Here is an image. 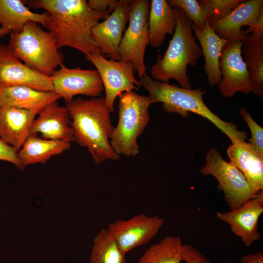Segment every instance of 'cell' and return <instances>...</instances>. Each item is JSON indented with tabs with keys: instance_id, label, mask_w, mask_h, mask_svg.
<instances>
[{
	"instance_id": "7",
	"label": "cell",
	"mask_w": 263,
	"mask_h": 263,
	"mask_svg": "<svg viewBox=\"0 0 263 263\" xmlns=\"http://www.w3.org/2000/svg\"><path fill=\"white\" fill-rule=\"evenodd\" d=\"M150 1L132 0L129 25L119 46V60L130 62L139 78L145 75L146 48L150 43L148 19Z\"/></svg>"
},
{
	"instance_id": "3",
	"label": "cell",
	"mask_w": 263,
	"mask_h": 263,
	"mask_svg": "<svg viewBox=\"0 0 263 263\" xmlns=\"http://www.w3.org/2000/svg\"><path fill=\"white\" fill-rule=\"evenodd\" d=\"M138 82L148 92L150 105L162 103L166 112L176 113L184 118L190 112L200 115L215 125L232 144L246 139V132L238 130L232 122L224 121L207 107L203 99L206 92L202 88L194 90L183 88L154 80L147 74L140 78Z\"/></svg>"
},
{
	"instance_id": "6",
	"label": "cell",
	"mask_w": 263,
	"mask_h": 263,
	"mask_svg": "<svg viewBox=\"0 0 263 263\" xmlns=\"http://www.w3.org/2000/svg\"><path fill=\"white\" fill-rule=\"evenodd\" d=\"M118 121L110 137V144L118 155L136 156L139 152L137 139L150 120L148 96L135 91L124 92L118 96Z\"/></svg>"
},
{
	"instance_id": "13",
	"label": "cell",
	"mask_w": 263,
	"mask_h": 263,
	"mask_svg": "<svg viewBox=\"0 0 263 263\" xmlns=\"http://www.w3.org/2000/svg\"><path fill=\"white\" fill-rule=\"evenodd\" d=\"M16 86L53 92L51 76L29 67L14 56L7 45L0 44V89Z\"/></svg>"
},
{
	"instance_id": "1",
	"label": "cell",
	"mask_w": 263,
	"mask_h": 263,
	"mask_svg": "<svg viewBox=\"0 0 263 263\" xmlns=\"http://www.w3.org/2000/svg\"><path fill=\"white\" fill-rule=\"evenodd\" d=\"M27 3L32 8L45 10L49 19L44 28L55 36L59 49L72 47L85 56L102 54L92 31L113 11H95L86 0H30Z\"/></svg>"
},
{
	"instance_id": "33",
	"label": "cell",
	"mask_w": 263,
	"mask_h": 263,
	"mask_svg": "<svg viewBox=\"0 0 263 263\" xmlns=\"http://www.w3.org/2000/svg\"><path fill=\"white\" fill-rule=\"evenodd\" d=\"M245 36L254 39L263 38V12H262L255 22L243 30Z\"/></svg>"
},
{
	"instance_id": "5",
	"label": "cell",
	"mask_w": 263,
	"mask_h": 263,
	"mask_svg": "<svg viewBox=\"0 0 263 263\" xmlns=\"http://www.w3.org/2000/svg\"><path fill=\"white\" fill-rule=\"evenodd\" d=\"M36 22H27L19 33L10 34L7 45L12 53L26 65L51 76L63 64L64 55L59 50L55 36Z\"/></svg>"
},
{
	"instance_id": "14",
	"label": "cell",
	"mask_w": 263,
	"mask_h": 263,
	"mask_svg": "<svg viewBox=\"0 0 263 263\" xmlns=\"http://www.w3.org/2000/svg\"><path fill=\"white\" fill-rule=\"evenodd\" d=\"M263 212V190L237 208L227 212L217 211L216 216L229 225L232 233L241 239L245 246H249L261 238L258 225Z\"/></svg>"
},
{
	"instance_id": "24",
	"label": "cell",
	"mask_w": 263,
	"mask_h": 263,
	"mask_svg": "<svg viewBox=\"0 0 263 263\" xmlns=\"http://www.w3.org/2000/svg\"><path fill=\"white\" fill-rule=\"evenodd\" d=\"M71 147L70 142L45 139L38 135L30 134L18 151L25 167L36 163L45 164L52 156L60 154Z\"/></svg>"
},
{
	"instance_id": "4",
	"label": "cell",
	"mask_w": 263,
	"mask_h": 263,
	"mask_svg": "<svg viewBox=\"0 0 263 263\" xmlns=\"http://www.w3.org/2000/svg\"><path fill=\"white\" fill-rule=\"evenodd\" d=\"M173 8L176 19L173 35L164 55H158L150 74L154 80L169 83L170 79H174L180 87L191 89L187 67L196 66L202 51L194 38L192 22L182 9Z\"/></svg>"
},
{
	"instance_id": "16",
	"label": "cell",
	"mask_w": 263,
	"mask_h": 263,
	"mask_svg": "<svg viewBox=\"0 0 263 263\" xmlns=\"http://www.w3.org/2000/svg\"><path fill=\"white\" fill-rule=\"evenodd\" d=\"M263 12V0H243L228 14L210 25L221 38L228 40H244L242 27L250 26Z\"/></svg>"
},
{
	"instance_id": "34",
	"label": "cell",
	"mask_w": 263,
	"mask_h": 263,
	"mask_svg": "<svg viewBox=\"0 0 263 263\" xmlns=\"http://www.w3.org/2000/svg\"><path fill=\"white\" fill-rule=\"evenodd\" d=\"M117 2L116 0H89L87 3L92 10L103 13L110 10L113 11Z\"/></svg>"
},
{
	"instance_id": "2",
	"label": "cell",
	"mask_w": 263,
	"mask_h": 263,
	"mask_svg": "<svg viewBox=\"0 0 263 263\" xmlns=\"http://www.w3.org/2000/svg\"><path fill=\"white\" fill-rule=\"evenodd\" d=\"M66 107L75 141L87 149L95 163L119 159L120 155L113 150L109 141L114 127L104 97H78L66 103Z\"/></svg>"
},
{
	"instance_id": "23",
	"label": "cell",
	"mask_w": 263,
	"mask_h": 263,
	"mask_svg": "<svg viewBox=\"0 0 263 263\" xmlns=\"http://www.w3.org/2000/svg\"><path fill=\"white\" fill-rule=\"evenodd\" d=\"M176 25L173 7L166 0H151L148 19V31L150 46L160 47L167 34L173 36Z\"/></svg>"
},
{
	"instance_id": "32",
	"label": "cell",
	"mask_w": 263,
	"mask_h": 263,
	"mask_svg": "<svg viewBox=\"0 0 263 263\" xmlns=\"http://www.w3.org/2000/svg\"><path fill=\"white\" fill-rule=\"evenodd\" d=\"M183 261L185 263H212L209 259L191 244H184Z\"/></svg>"
},
{
	"instance_id": "9",
	"label": "cell",
	"mask_w": 263,
	"mask_h": 263,
	"mask_svg": "<svg viewBox=\"0 0 263 263\" xmlns=\"http://www.w3.org/2000/svg\"><path fill=\"white\" fill-rule=\"evenodd\" d=\"M95 67L102 81L107 108L114 111L116 98L122 93L139 91L141 87L134 75V68L130 62L107 59L102 54L93 53L85 56Z\"/></svg>"
},
{
	"instance_id": "11",
	"label": "cell",
	"mask_w": 263,
	"mask_h": 263,
	"mask_svg": "<svg viewBox=\"0 0 263 263\" xmlns=\"http://www.w3.org/2000/svg\"><path fill=\"white\" fill-rule=\"evenodd\" d=\"M165 222V219L159 216H148L142 213L127 220L112 222L107 230L121 251L126 254L133 248L150 242Z\"/></svg>"
},
{
	"instance_id": "12",
	"label": "cell",
	"mask_w": 263,
	"mask_h": 263,
	"mask_svg": "<svg viewBox=\"0 0 263 263\" xmlns=\"http://www.w3.org/2000/svg\"><path fill=\"white\" fill-rule=\"evenodd\" d=\"M51 77L53 92L66 103L72 101L74 96L78 94L97 97L104 90L96 70L69 68L63 64Z\"/></svg>"
},
{
	"instance_id": "21",
	"label": "cell",
	"mask_w": 263,
	"mask_h": 263,
	"mask_svg": "<svg viewBox=\"0 0 263 263\" xmlns=\"http://www.w3.org/2000/svg\"><path fill=\"white\" fill-rule=\"evenodd\" d=\"M193 35L201 46L205 59L204 70L209 85L218 84L221 78L219 63L222 50L228 40L220 38L213 30L207 21L202 29L192 23Z\"/></svg>"
},
{
	"instance_id": "30",
	"label": "cell",
	"mask_w": 263,
	"mask_h": 263,
	"mask_svg": "<svg viewBox=\"0 0 263 263\" xmlns=\"http://www.w3.org/2000/svg\"><path fill=\"white\" fill-rule=\"evenodd\" d=\"M239 112L251 131V137L249 140V143L259 155L263 157V128L254 121L245 108L241 107Z\"/></svg>"
},
{
	"instance_id": "17",
	"label": "cell",
	"mask_w": 263,
	"mask_h": 263,
	"mask_svg": "<svg viewBox=\"0 0 263 263\" xmlns=\"http://www.w3.org/2000/svg\"><path fill=\"white\" fill-rule=\"evenodd\" d=\"M45 139L75 141L71 121L66 107L60 106L57 101L48 105L35 119L30 134L38 135Z\"/></svg>"
},
{
	"instance_id": "15",
	"label": "cell",
	"mask_w": 263,
	"mask_h": 263,
	"mask_svg": "<svg viewBox=\"0 0 263 263\" xmlns=\"http://www.w3.org/2000/svg\"><path fill=\"white\" fill-rule=\"evenodd\" d=\"M131 0H119L114 10L93 28L92 34L98 47L110 59L119 61V46L129 22Z\"/></svg>"
},
{
	"instance_id": "29",
	"label": "cell",
	"mask_w": 263,
	"mask_h": 263,
	"mask_svg": "<svg viewBox=\"0 0 263 263\" xmlns=\"http://www.w3.org/2000/svg\"><path fill=\"white\" fill-rule=\"evenodd\" d=\"M171 7L179 8L187 17L199 29L204 27L206 19L203 10L196 0H168Z\"/></svg>"
},
{
	"instance_id": "19",
	"label": "cell",
	"mask_w": 263,
	"mask_h": 263,
	"mask_svg": "<svg viewBox=\"0 0 263 263\" xmlns=\"http://www.w3.org/2000/svg\"><path fill=\"white\" fill-rule=\"evenodd\" d=\"M230 162L244 176L256 194L263 190V157L245 141L232 144L227 150Z\"/></svg>"
},
{
	"instance_id": "25",
	"label": "cell",
	"mask_w": 263,
	"mask_h": 263,
	"mask_svg": "<svg viewBox=\"0 0 263 263\" xmlns=\"http://www.w3.org/2000/svg\"><path fill=\"white\" fill-rule=\"evenodd\" d=\"M253 93L263 97V38L252 39L246 36L242 48Z\"/></svg>"
},
{
	"instance_id": "27",
	"label": "cell",
	"mask_w": 263,
	"mask_h": 263,
	"mask_svg": "<svg viewBox=\"0 0 263 263\" xmlns=\"http://www.w3.org/2000/svg\"><path fill=\"white\" fill-rule=\"evenodd\" d=\"M91 263H127L116 242L106 228L102 229L94 240Z\"/></svg>"
},
{
	"instance_id": "20",
	"label": "cell",
	"mask_w": 263,
	"mask_h": 263,
	"mask_svg": "<svg viewBox=\"0 0 263 263\" xmlns=\"http://www.w3.org/2000/svg\"><path fill=\"white\" fill-rule=\"evenodd\" d=\"M60 98L53 92L16 86L0 89V107H15L38 114L48 105Z\"/></svg>"
},
{
	"instance_id": "18",
	"label": "cell",
	"mask_w": 263,
	"mask_h": 263,
	"mask_svg": "<svg viewBox=\"0 0 263 263\" xmlns=\"http://www.w3.org/2000/svg\"><path fill=\"white\" fill-rule=\"evenodd\" d=\"M35 113L15 107H0V137L18 151L30 135Z\"/></svg>"
},
{
	"instance_id": "31",
	"label": "cell",
	"mask_w": 263,
	"mask_h": 263,
	"mask_svg": "<svg viewBox=\"0 0 263 263\" xmlns=\"http://www.w3.org/2000/svg\"><path fill=\"white\" fill-rule=\"evenodd\" d=\"M0 160L11 163L20 170L25 169L18 151L0 137Z\"/></svg>"
},
{
	"instance_id": "28",
	"label": "cell",
	"mask_w": 263,
	"mask_h": 263,
	"mask_svg": "<svg viewBox=\"0 0 263 263\" xmlns=\"http://www.w3.org/2000/svg\"><path fill=\"white\" fill-rule=\"evenodd\" d=\"M243 0H199L206 20L211 25L228 14Z\"/></svg>"
},
{
	"instance_id": "26",
	"label": "cell",
	"mask_w": 263,
	"mask_h": 263,
	"mask_svg": "<svg viewBox=\"0 0 263 263\" xmlns=\"http://www.w3.org/2000/svg\"><path fill=\"white\" fill-rule=\"evenodd\" d=\"M183 249L179 235H168L149 247L137 263H181Z\"/></svg>"
},
{
	"instance_id": "10",
	"label": "cell",
	"mask_w": 263,
	"mask_h": 263,
	"mask_svg": "<svg viewBox=\"0 0 263 263\" xmlns=\"http://www.w3.org/2000/svg\"><path fill=\"white\" fill-rule=\"evenodd\" d=\"M243 43V40H227L221 52L219 63L221 78L217 85L225 97H232L237 92L245 94L253 92L247 68L242 56Z\"/></svg>"
},
{
	"instance_id": "8",
	"label": "cell",
	"mask_w": 263,
	"mask_h": 263,
	"mask_svg": "<svg viewBox=\"0 0 263 263\" xmlns=\"http://www.w3.org/2000/svg\"><path fill=\"white\" fill-rule=\"evenodd\" d=\"M199 171L216 179L218 189L223 192L230 210L237 208L257 194L254 192L242 172L231 163L224 160L214 149L207 153L206 163Z\"/></svg>"
},
{
	"instance_id": "35",
	"label": "cell",
	"mask_w": 263,
	"mask_h": 263,
	"mask_svg": "<svg viewBox=\"0 0 263 263\" xmlns=\"http://www.w3.org/2000/svg\"><path fill=\"white\" fill-rule=\"evenodd\" d=\"M238 263H263V253L258 251L245 254L241 257Z\"/></svg>"
},
{
	"instance_id": "22",
	"label": "cell",
	"mask_w": 263,
	"mask_h": 263,
	"mask_svg": "<svg viewBox=\"0 0 263 263\" xmlns=\"http://www.w3.org/2000/svg\"><path fill=\"white\" fill-rule=\"evenodd\" d=\"M49 19L46 12H33L22 0H0V38L20 32L30 21L41 24L44 27Z\"/></svg>"
}]
</instances>
